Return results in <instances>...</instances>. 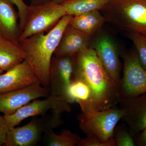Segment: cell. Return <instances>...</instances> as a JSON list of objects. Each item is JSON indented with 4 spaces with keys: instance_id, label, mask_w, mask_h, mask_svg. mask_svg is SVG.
<instances>
[{
    "instance_id": "1",
    "label": "cell",
    "mask_w": 146,
    "mask_h": 146,
    "mask_svg": "<svg viewBox=\"0 0 146 146\" xmlns=\"http://www.w3.org/2000/svg\"><path fill=\"white\" fill-rule=\"evenodd\" d=\"M72 58V80H80L89 86L92 105L96 112L119 104L123 98L120 84L108 74L92 48H86Z\"/></svg>"
},
{
    "instance_id": "2",
    "label": "cell",
    "mask_w": 146,
    "mask_h": 146,
    "mask_svg": "<svg viewBox=\"0 0 146 146\" xmlns=\"http://www.w3.org/2000/svg\"><path fill=\"white\" fill-rule=\"evenodd\" d=\"M72 16L66 15L48 33L34 35L19 42L28 63L43 86H49L52 58Z\"/></svg>"
},
{
    "instance_id": "3",
    "label": "cell",
    "mask_w": 146,
    "mask_h": 146,
    "mask_svg": "<svg viewBox=\"0 0 146 146\" xmlns=\"http://www.w3.org/2000/svg\"><path fill=\"white\" fill-rule=\"evenodd\" d=\"M102 10L106 22L128 33L146 35V0H109Z\"/></svg>"
},
{
    "instance_id": "4",
    "label": "cell",
    "mask_w": 146,
    "mask_h": 146,
    "mask_svg": "<svg viewBox=\"0 0 146 146\" xmlns=\"http://www.w3.org/2000/svg\"><path fill=\"white\" fill-rule=\"evenodd\" d=\"M66 15V8L60 3L50 1L29 6L26 21L19 42L37 33H48Z\"/></svg>"
},
{
    "instance_id": "5",
    "label": "cell",
    "mask_w": 146,
    "mask_h": 146,
    "mask_svg": "<svg viewBox=\"0 0 146 146\" xmlns=\"http://www.w3.org/2000/svg\"><path fill=\"white\" fill-rule=\"evenodd\" d=\"M61 115L52 113L42 117H34L20 127H11L7 133L5 146H33L40 141L43 134L53 130L63 123Z\"/></svg>"
},
{
    "instance_id": "6",
    "label": "cell",
    "mask_w": 146,
    "mask_h": 146,
    "mask_svg": "<svg viewBox=\"0 0 146 146\" xmlns=\"http://www.w3.org/2000/svg\"><path fill=\"white\" fill-rule=\"evenodd\" d=\"M123 115L122 110L117 106L90 115L82 113L77 118L80 127L86 136L105 143L113 137L115 127Z\"/></svg>"
},
{
    "instance_id": "7",
    "label": "cell",
    "mask_w": 146,
    "mask_h": 146,
    "mask_svg": "<svg viewBox=\"0 0 146 146\" xmlns=\"http://www.w3.org/2000/svg\"><path fill=\"white\" fill-rule=\"evenodd\" d=\"M33 100L11 115H4L3 117L11 127L18 125L24 119L38 115L44 116L48 111L62 115L72 110L70 104L62 97L50 95L45 100Z\"/></svg>"
},
{
    "instance_id": "8",
    "label": "cell",
    "mask_w": 146,
    "mask_h": 146,
    "mask_svg": "<svg viewBox=\"0 0 146 146\" xmlns=\"http://www.w3.org/2000/svg\"><path fill=\"white\" fill-rule=\"evenodd\" d=\"M120 87L123 98L138 96L146 93V69L140 62L136 49L125 53Z\"/></svg>"
},
{
    "instance_id": "9",
    "label": "cell",
    "mask_w": 146,
    "mask_h": 146,
    "mask_svg": "<svg viewBox=\"0 0 146 146\" xmlns=\"http://www.w3.org/2000/svg\"><path fill=\"white\" fill-rule=\"evenodd\" d=\"M50 95L48 87L40 83L0 94V113L11 115L33 100Z\"/></svg>"
},
{
    "instance_id": "10",
    "label": "cell",
    "mask_w": 146,
    "mask_h": 146,
    "mask_svg": "<svg viewBox=\"0 0 146 146\" xmlns=\"http://www.w3.org/2000/svg\"><path fill=\"white\" fill-rule=\"evenodd\" d=\"M90 47L96 53L108 74L120 85L121 65L117 47L107 34L100 33L93 40Z\"/></svg>"
},
{
    "instance_id": "11",
    "label": "cell",
    "mask_w": 146,
    "mask_h": 146,
    "mask_svg": "<svg viewBox=\"0 0 146 146\" xmlns=\"http://www.w3.org/2000/svg\"><path fill=\"white\" fill-rule=\"evenodd\" d=\"M73 73L72 57L53 56L49 74L50 95L65 99V93L72 81Z\"/></svg>"
},
{
    "instance_id": "12",
    "label": "cell",
    "mask_w": 146,
    "mask_h": 146,
    "mask_svg": "<svg viewBox=\"0 0 146 146\" xmlns=\"http://www.w3.org/2000/svg\"><path fill=\"white\" fill-rule=\"evenodd\" d=\"M119 105L123 112L121 120L133 136L146 127V93L123 98Z\"/></svg>"
},
{
    "instance_id": "13",
    "label": "cell",
    "mask_w": 146,
    "mask_h": 146,
    "mask_svg": "<svg viewBox=\"0 0 146 146\" xmlns=\"http://www.w3.org/2000/svg\"><path fill=\"white\" fill-rule=\"evenodd\" d=\"M37 83H40L38 78L29 65L24 60L0 75V94Z\"/></svg>"
},
{
    "instance_id": "14",
    "label": "cell",
    "mask_w": 146,
    "mask_h": 146,
    "mask_svg": "<svg viewBox=\"0 0 146 146\" xmlns=\"http://www.w3.org/2000/svg\"><path fill=\"white\" fill-rule=\"evenodd\" d=\"M92 36L68 25L55 51V56L73 57L90 46Z\"/></svg>"
},
{
    "instance_id": "15",
    "label": "cell",
    "mask_w": 146,
    "mask_h": 146,
    "mask_svg": "<svg viewBox=\"0 0 146 146\" xmlns=\"http://www.w3.org/2000/svg\"><path fill=\"white\" fill-rule=\"evenodd\" d=\"M9 0H0V35L3 37L19 43L21 34L18 12Z\"/></svg>"
},
{
    "instance_id": "16",
    "label": "cell",
    "mask_w": 146,
    "mask_h": 146,
    "mask_svg": "<svg viewBox=\"0 0 146 146\" xmlns=\"http://www.w3.org/2000/svg\"><path fill=\"white\" fill-rule=\"evenodd\" d=\"M65 100L70 104L77 102L80 106L82 113L90 115L95 111L91 102V92L89 86L80 80H72L65 93Z\"/></svg>"
},
{
    "instance_id": "17",
    "label": "cell",
    "mask_w": 146,
    "mask_h": 146,
    "mask_svg": "<svg viewBox=\"0 0 146 146\" xmlns=\"http://www.w3.org/2000/svg\"><path fill=\"white\" fill-rule=\"evenodd\" d=\"M25 58V53L19 43L0 37V69L8 71Z\"/></svg>"
},
{
    "instance_id": "18",
    "label": "cell",
    "mask_w": 146,
    "mask_h": 146,
    "mask_svg": "<svg viewBox=\"0 0 146 146\" xmlns=\"http://www.w3.org/2000/svg\"><path fill=\"white\" fill-rule=\"evenodd\" d=\"M105 22L103 15L99 11H96L72 16L68 25L92 36L98 32Z\"/></svg>"
},
{
    "instance_id": "19",
    "label": "cell",
    "mask_w": 146,
    "mask_h": 146,
    "mask_svg": "<svg viewBox=\"0 0 146 146\" xmlns=\"http://www.w3.org/2000/svg\"><path fill=\"white\" fill-rule=\"evenodd\" d=\"M109 0H72L61 3L65 7L67 15L72 16L102 10Z\"/></svg>"
},
{
    "instance_id": "20",
    "label": "cell",
    "mask_w": 146,
    "mask_h": 146,
    "mask_svg": "<svg viewBox=\"0 0 146 146\" xmlns=\"http://www.w3.org/2000/svg\"><path fill=\"white\" fill-rule=\"evenodd\" d=\"M44 135L46 143L49 146H77L81 138L78 134L65 129L61 131L59 135L54 133L53 130H50Z\"/></svg>"
},
{
    "instance_id": "21",
    "label": "cell",
    "mask_w": 146,
    "mask_h": 146,
    "mask_svg": "<svg viewBox=\"0 0 146 146\" xmlns=\"http://www.w3.org/2000/svg\"><path fill=\"white\" fill-rule=\"evenodd\" d=\"M127 36L135 46L140 62L146 69V35L129 33Z\"/></svg>"
},
{
    "instance_id": "22",
    "label": "cell",
    "mask_w": 146,
    "mask_h": 146,
    "mask_svg": "<svg viewBox=\"0 0 146 146\" xmlns=\"http://www.w3.org/2000/svg\"><path fill=\"white\" fill-rule=\"evenodd\" d=\"M113 138L116 146H135L134 136L128 128L123 126L115 127Z\"/></svg>"
},
{
    "instance_id": "23",
    "label": "cell",
    "mask_w": 146,
    "mask_h": 146,
    "mask_svg": "<svg viewBox=\"0 0 146 146\" xmlns=\"http://www.w3.org/2000/svg\"><path fill=\"white\" fill-rule=\"evenodd\" d=\"M14 5L16 6L18 9L19 15V25L21 33L23 29L28 11L29 6L27 5L23 0H9Z\"/></svg>"
},
{
    "instance_id": "24",
    "label": "cell",
    "mask_w": 146,
    "mask_h": 146,
    "mask_svg": "<svg viewBox=\"0 0 146 146\" xmlns=\"http://www.w3.org/2000/svg\"><path fill=\"white\" fill-rule=\"evenodd\" d=\"M78 146H116L115 140L113 137L105 143H102L98 140L91 137L86 136L81 138L78 145Z\"/></svg>"
},
{
    "instance_id": "25",
    "label": "cell",
    "mask_w": 146,
    "mask_h": 146,
    "mask_svg": "<svg viewBox=\"0 0 146 146\" xmlns=\"http://www.w3.org/2000/svg\"><path fill=\"white\" fill-rule=\"evenodd\" d=\"M10 127L3 116L0 114V146H4L5 145L7 135Z\"/></svg>"
},
{
    "instance_id": "26",
    "label": "cell",
    "mask_w": 146,
    "mask_h": 146,
    "mask_svg": "<svg viewBox=\"0 0 146 146\" xmlns=\"http://www.w3.org/2000/svg\"><path fill=\"white\" fill-rule=\"evenodd\" d=\"M136 146H146V127L134 136Z\"/></svg>"
},
{
    "instance_id": "27",
    "label": "cell",
    "mask_w": 146,
    "mask_h": 146,
    "mask_svg": "<svg viewBox=\"0 0 146 146\" xmlns=\"http://www.w3.org/2000/svg\"><path fill=\"white\" fill-rule=\"evenodd\" d=\"M52 0H31V5H35L51 1Z\"/></svg>"
},
{
    "instance_id": "28",
    "label": "cell",
    "mask_w": 146,
    "mask_h": 146,
    "mask_svg": "<svg viewBox=\"0 0 146 146\" xmlns=\"http://www.w3.org/2000/svg\"><path fill=\"white\" fill-rule=\"evenodd\" d=\"M72 1V0H52L51 1L54 2L56 3H61L64 2L68 1Z\"/></svg>"
},
{
    "instance_id": "29",
    "label": "cell",
    "mask_w": 146,
    "mask_h": 146,
    "mask_svg": "<svg viewBox=\"0 0 146 146\" xmlns=\"http://www.w3.org/2000/svg\"><path fill=\"white\" fill-rule=\"evenodd\" d=\"M4 72V71L3 70H1V69H0V75H1V74H2V73H3Z\"/></svg>"
},
{
    "instance_id": "30",
    "label": "cell",
    "mask_w": 146,
    "mask_h": 146,
    "mask_svg": "<svg viewBox=\"0 0 146 146\" xmlns=\"http://www.w3.org/2000/svg\"><path fill=\"white\" fill-rule=\"evenodd\" d=\"M1 36H2L1 35H0V37H1Z\"/></svg>"
}]
</instances>
